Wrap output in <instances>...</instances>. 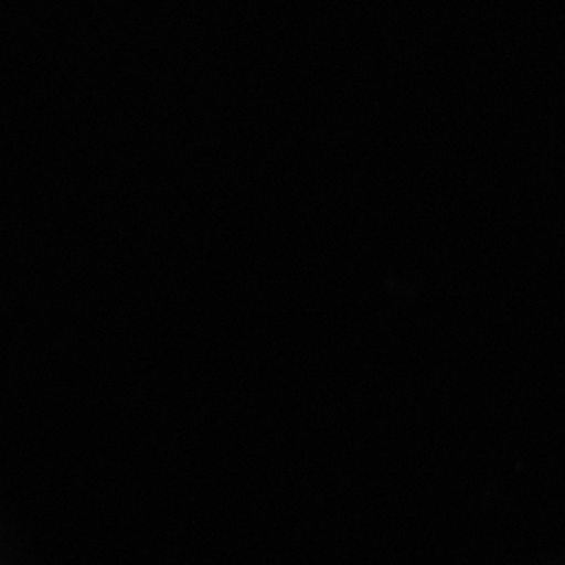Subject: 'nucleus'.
<instances>
[]
</instances>
